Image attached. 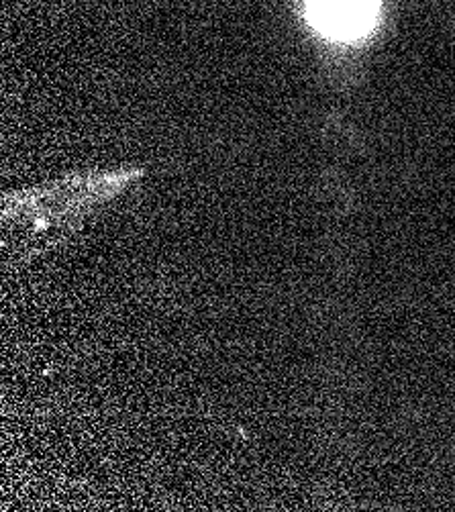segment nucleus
Returning a JSON list of instances; mask_svg holds the SVG:
<instances>
[{
    "label": "nucleus",
    "instance_id": "nucleus-1",
    "mask_svg": "<svg viewBox=\"0 0 455 512\" xmlns=\"http://www.w3.org/2000/svg\"><path fill=\"white\" fill-rule=\"evenodd\" d=\"M378 11V0H309L311 23L331 37H358Z\"/></svg>",
    "mask_w": 455,
    "mask_h": 512
}]
</instances>
